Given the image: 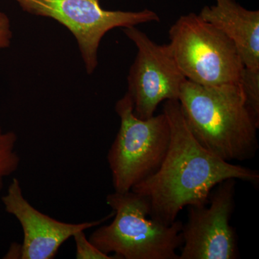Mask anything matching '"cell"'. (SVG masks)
Here are the masks:
<instances>
[{
	"instance_id": "8",
	"label": "cell",
	"mask_w": 259,
	"mask_h": 259,
	"mask_svg": "<svg viewBox=\"0 0 259 259\" xmlns=\"http://www.w3.org/2000/svg\"><path fill=\"white\" fill-rule=\"evenodd\" d=\"M236 180L214 187L206 205L189 206L182 231L180 259H236L239 257L236 232L230 225L235 207Z\"/></svg>"
},
{
	"instance_id": "5",
	"label": "cell",
	"mask_w": 259,
	"mask_h": 259,
	"mask_svg": "<svg viewBox=\"0 0 259 259\" xmlns=\"http://www.w3.org/2000/svg\"><path fill=\"white\" fill-rule=\"evenodd\" d=\"M115 112L120 125L107 161L115 192H126L157 171L166 156L171 133L163 112L146 120L136 117L127 94L116 102Z\"/></svg>"
},
{
	"instance_id": "15",
	"label": "cell",
	"mask_w": 259,
	"mask_h": 259,
	"mask_svg": "<svg viewBox=\"0 0 259 259\" xmlns=\"http://www.w3.org/2000/svg\"><path fill=\"white\" fill-rule=\"evenodd\" d=\"M5 256V258H20V245L16 243L12 245Z\"/></svg>"
},
{
	"instance_id": "10",
	"label": "cell",
	"mask_w": 259,
	"mask_h": 259,
	"mask_svg": "<svg viewBox=\"0 0 259 259\" xmlns=\"http://www.w3.org/2000/svg\"><path fill=\"white\" fill-rule=\"evenodd\" d=\"M199 15L234 44L245 68L259 70V11L242 6L236 0H215Z\"/></svg>"
},
{
	"instance_id": "7",
	"label": "cell",
	"mask_w": 259,
	"mask_h": 259,
	"mask_svg": "<svg viewBox=\"0 0 259 259\" xmlns=\"http://www.w3.org/2000/svg\"><path fill=\"white\" fill-rule=\"evenodd\" d=\"M123 32L138 50L130 68L126 94L135 115L146 120L154 115L161 102L179 100L187 79L168 44L158 45L136 26L123 28Z\"/></svg>"
},
{
	"instance_id": "1",
	"label": "cell",
	"mask_w": 259,
	"mask_h": 259,
	"mask_svg": "<svg viewBox=\"0 0 259 259\" xmlns=\"http://www.w3.org/2000/svg\"><path fill=\"white\" fill-rule=\"evenodd\" d=\"M163 112L171 133L166 156L157 171L131 190L147 201L151 219L172 224L185 207L207 204L214 187L228 179L258 183L257 170L223 161L199 144L179 100L165 101Z\"/></svg>"
},
{
	"instance_id": "6",
	"label": "cell",
	"mask_w": 259,
	"mask_h": 259,
	"mask_svg": "<svg viewBox=\"0 0 259 259\" xmlns=\"http://www.w3.org/2000/svg\"><path fill=\"white\" fill-rule=\"evenodd\" d=\"M28 14L53 19L72 33L88 74L98 66V50L102 38L110 30L145 23H158L152 10L140 11L107 10L100 0H11Z\"/></svg>"
},
{
	"instance_id": "12",
	"label": "cell",
	"mask_w": 259,
	"mask_h": 259,
	"mask_svg": "<svg viewBox=\"0 0 259 259\" xmlns=\"http://www.w3.org/2000/svg\"><path fill=\"white\" fill-rule=\"evenodd\" d=\"M241 83L250 111L259 119V70L245 68Z\"/></svg>"
},
{
	"instance_id": "4",
	"label": "cell",
	"mask_w": 259,
	"mask_h": 259,
	"mask_svg": "<svg viewBox=\"0 0 259 259\" xmlns=\"http://www.w3.org/2000/svg\"><path fill=\"white\" fill-rule=\"evenodd\" d=\"M168 38L172 55L188 81L203 86L241 82L245 66L234 44L199 14L181 15Z\"/></svg>"
},
{
	"instance_id": "14",
	"label": "cell",
	"mask_w": 259,
	"mask_h": 259,
	"mask_svg": "<svg viewBox=\"0 0 259 259\" xmlns=\"http://www.w3.org/2000/svg\"><path fill=\"white\" fill-rule=\"evenodd\" d=\"M13 31L9 17L0 11V50L8 49L11 45Z\"/></svg>"
},
{
	"instance_id": "9",
	"label": "cell",
	"mask_w": 259,
	"mask_h": 259,
	"mask_svg": "<svg viewBox=\"0 0 259 259\" xmlns=\"http://www.w3.org/2000/svg\"><path fill=\"white\" fill-rule=\"evenodd\" d=\"M5 211L14 216L23 231L20 244L21 259L55 258L61 245L75 233L100 226L114 216V212L101 220L81 223L57 221L35 209L23 196L20 181L13 179L7 193L2 197Z\"/></svg>"
},
{
	"instance_id": "13",
	"label": "cell",
	"mask_w": 259,
	"mask_h": 259,
	"mask_svg": "<svg viewBox=\"0 0 259 259\" xmlns=\"http://www.w3.org/2000/svg\"><path fill=\"white\" fill-rule=\"evenodd\" d=\"M76 245V258L77 259H120L116 255L104 253L93 245L85 235L84 231L75 233L72 237Z\"/></svg>"
},
{
	"instance_id": "3",
	"label": "cell",
	"mask_w": 259,
	"mask_h": 259,
	"mask_svg": "<svg viewBox=\"0 0 259 259\" xmlns=\"http://www.w3.org/2000/svg\"><path fill=\"white\" fill-rule=\"evenodd\" d=\"M106 202L114 220L89 238L99 250L120 259H180L182 221L164 225L151 219L147 201L131 190L109 194Z\"/></svg>"
},
{
	"instance_id": "2",
	"label": "cell",
	"mask_w": 259,
	"mask_h": 259,
	"mask_svg": "<svg viewBox=\"0 0 259 259\" xmlns=\"http://www.w3.org/2000/svg\"><path fill=\"white\" fill-rule=\"evenodd\" d=\"M194 139L227 162L255 157L259 119L248 107L241 82L203 86L186 80L179 97Z\"/></svg>"
},
{
	"instance_id": "11",
	"label": "cell",
	"mask_w": 259,
	"mask_h": 259,
	"mask_svg": "<svg viewBox=\"0 0 259 259\" xmlns=\"http://www.w3.org/2000/svg\"><path fill=\"white\" fill-rule=\"evenodd\" d=\"M18 136L13 131H4L0 125V192L5 180L18 169L20 157L16 150Z\"/></svg>"
}]
</instances>
